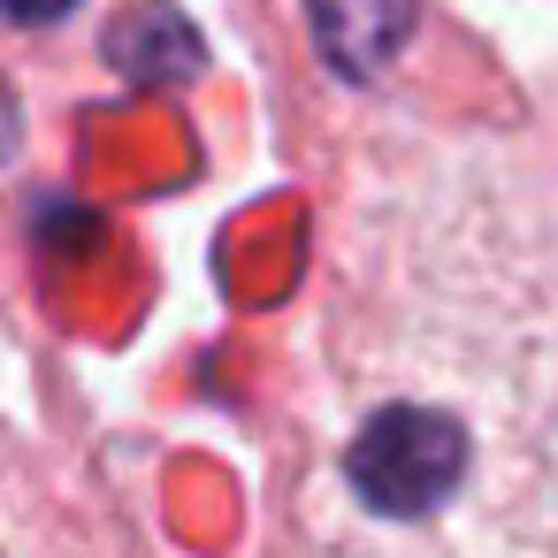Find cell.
Segmentation results:
<instances>
[{
	"instance_id": "obj_1",
	"label": "cell",
	"mask_w": 558,
	"mask_h": 558,
	"mask_svg": "<svg viewBox=\"0 0 558 558\" xmlns=\"http://www.w3.org/2000/svg\"><path fill=\"white\" fill-rule=\"evenodd\" d=\"M344 474L360 489L367 512L383 520H421L428 505L451 497V482L466 474V428L428 413V405H383L352 451H344Z\"/></svg>"
},
{
	"instance_id": "obj_3",
	"label": "cell",
	"mask_w": 558,
	"mask_h": 558,
	"mask_svg": "<svg viewBox=\"0 0 558 558\" xmlns=\"http://www.w3.org/2000/svg\"><path fill=\"white\" fill-rule=\"evenodd\" d=\"M77 9V0H0V16L9 24H62Z\"/></svg>"
},
{
	"instance_id": "obj_2",
	"label": "cell",
	"mask_w": 558,
	"mask_h": 558,
	"mask_svg": "<svg viewBox=\"0 0 558 558\" xmlns=\"http://www.w3.org/2000/svg\"><path fill=\"white\" fill-rule=\"evenodd\" d=\"M306 9H314V32H322V54L344 77H367L405 47L421 0H306Z\"/></svg>"
}]
</instances>
